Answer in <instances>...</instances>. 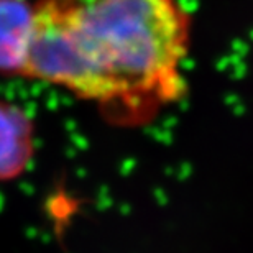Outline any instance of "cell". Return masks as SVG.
Here are the masks:
<instances>
[{"instance_id": "277c9868", "label": "cell", "mask_w": 253, "mask_h": 253, "mask_svg": "<svg viewBox=\"0 0 253 253\" xmlns=\"http://www.w3.org/2000/svg\"><path fill=\"white\" fill-rule=\"evenodd\" d=\"M35 130L22 107L0 100V183L15 179L33 158Z\"/></svg>"}, {"instance_id": "6da1fadb", "label": "cell", "mask_w": 253, "mask_h": 253, "mask_svg": "<svg viewBox=\"0 0 253 253\" xmlns=\"http://www.w3.org/2000/svg\"><path fill=\"white\" fill-rule=\"evenodd\" d=\"M81 25L100 105L138 120L179 99L189 49L179 0H83Z\"/></svg>"}, {"instance_id": "7a4b0ae2", "label": "cell", "mask_w": 253, "mask_h": 253, "mask_svg": "<svg viewBox=\"0 0 253 253\" xmlns=\"http://www.w3.org/2000/svg\"><path fill=\"white\" fill-rule=\"evenodd\" d=\"M83 0H37L23 78L99 102V83L81 25Z\"/></svg>"}, {"instance_id": "3957f363", "label": "cell", "mask_w": 253, "mask_h": 253, "mask_svg": "<svg viewBox=\"0 0 253 253\" xmlns=\"http://www.w3.org/2000/svg\"><path fill=\"white\" fill-rule=\"evenodd\" d=\"M33 20L35 2L0 0V74L25 76Z\"/></svg>"}]
</instances>
